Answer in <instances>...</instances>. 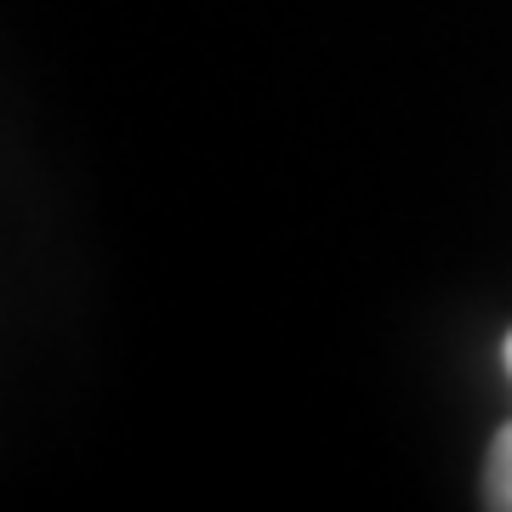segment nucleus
Returning <instances> with one entry per match:
<instances>
[{"label": "nucleus", "mask_w": 512, "mask_h": 512, "mask_svg": "<svg viewBox=\"0 0 512 512\" xmlns=\"http://www.w3.org/2000/svg\"><path fill=\"white\" fill-rule=\"evenodd\" d=\"M484 507L512 512V421L507 427H495L490 456H484Z\"/></svg>", "instance_id": "obj_1"}, {"label": "nucleus", "mask_w": 512, "mask_h": 512, "mask_svg": "<svg viewBox=\"0 0 512 512\" xmlns=\"http://www.w3.org/2000/svg\"><path fill=\"white\" fill-rule=\"evenodd\" d=\"M501 359H507V370H512V330H507V342H501Z\"/></svg>", "instance_id": "obj_2"}]
</instances>
